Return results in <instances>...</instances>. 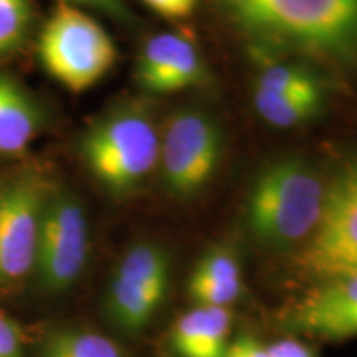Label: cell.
<instances>
[{
	"instance_id": "3",
	"label": "cell",
	"mask_w": 357,
	"mask_h": 357,
	"mask_svg": "<svg viewBox=\"0 0 357 357\" xmlns=\"http://www.w3.org/2000/svg\"><path fill=\"white\" fill-rule=\"evenodd\" d=\"M326 192L328 187L305 160H275L258 174L250 190V230L270 247H289L310 238L323 213Z\"/></svg>"
},
{
	"instance_id": "18",
	"label": "cell",
	"mask_w": 357,
	"mask_h": 357,
	"mask_svg": "<svg viewBox=\"0 0 357 357\" xmlns=\"http://www.w3.org/2000/svg\"><path fill=\"white\" fill-rule=\"evenodd\" d=\"M255 88L273 95L323 96L318 79L307 70L293 65L266 66L258 77Z\"/></svg>"
},
{
	"instance_id": "9",
	"label": "cell",
	"mask_w": 357,
	"mask_h": 357,
	"mask_svg": "<svg viewBox=\"0 0 357 357\" xmlns=\"http://www.w3.org/2000/svg\"><path fill=\"white\" fill-rule=\"evenodd\" d=\"M301 263L324 280L357 271V189L342 174L328 187L323 213Z\"/></svg>"
},
{
	"instance_id": "16",
	"label": "cell",
	"mask_w": 357,
	"mask_h": 357,
	"mask_svg": "<svg viewBox=\"0 0 357 357\" xmlns=\"http://www.w3.org/2000/svg\"><path fill=\"white\" fill-rule=\"evenodd\" d=\"M323 96H291L253 89V105L263 121L275 128H294L318 113Z\"/></svg>"
},
{
	"instance_id": "19",
	"label": "cell",
	"mask_w": 357,
	"mask_h": 357,
	"mask_svg": "<svg viewBox=\"0 0 357 357\" xmlns=\"http://www.w3.org/2000/svg\"><path fill=\"white\" fill-rule=\"evenodd\" d=\"M58 3H66L73 7H89L105 13L106 17L123 25L134 24V15L129 10L126 0H58Z\"/></svg>"
},
{
	"instance_id": "6",
	"label": "cell",
	"mask_w": 357,
	"mask_h": 357,
	"mask_svg": "<svg viewBox=\"0 0 357 357\" xmlns=\"http://www.w3.org/2000/svg\"><path fill=\"white\" fill-rule=\"evenodd\" d=\"M89 235L84 207L73 192L53 189L43 207L33 273L45 293H61L77 283L88 261Z\"/></svg>"
},
{
	"instance_id": "14",
	"label": "cell",
	"mask_w": 357,
	"mask_h": 357,
	"mask_svg": "<svg viewBox=\"0 0 357 357\" xmlns=\"http://www.w3.org/2000/svg\"><path fill=\"white\" fill-rule=\"evenodd\" d=\"M187 289L197 306L229 307L242 293L236 257L227 248H212L195 265Z\"/></svg>"
},
{
	"instance_id": "17",
	"label": "cell",
	"mask_w": 357,
	"mask_h": 357,
	"mask_svg": "<svg viewBox=\"0 0 357 357\" xmlns=\"http://www.w3.org/2000/svg\"><path fill=\"white\" fill-rule=\"evenodd\" d=\"M35 25L33 0H0V56L15 53Z\"/></svg>"
},
{
	"instance_id": "4",
	"label": "cell",
	"mask_w": 357,
	"mask_h": 357,
	"mask_svg": "<svg viewBox=\"0 0 357 357\" xmlns=\"http://www.w3.org/2000/svg\"><path fill=\"white\" fill-rule=\"evenodd\" d=\"M37 55L53 79L73 93L101 82L118 60L113 38L82 8L58 3L40 30Z\"/></svg>"
},
{
	"instance_id": "10",
	"label": "cell",
	"mask_w": 357,
	"mask_h": 357,
	"mask_svg": "<svg viewBox=\"0 0 357 357\" xmlns=\"http://www.w3.org/2000/svg\"><path fill=\"white\" fill-rule=\"evenodd\" d=\"M136 82L149 95H169L207 83L208 71L197 45L187 33L151 37L136 61Z\"/></svg>"
},
{
	"instance_id": "15",
	"label": "cell",
	"mask_w": 357,
	"mask_h": 357,
	"mask_svg": "<svg viewBox=\"0 0 357 357\" xmlns=\"http://www.w3.org/2000/svg\"><path fill=\"white\" fill-rule=\"evenodd\" d=\"M40 357H124L113 339L82 329L53 331L43 339Z\"/></svg>"
},
{
	"instance_id": "23",
	"label": "cell",
	"mask_w": 357,
	"mask_h": 357,
	"mask_svg": "<svg viewBox=\"0 0 357 357\" xmlns=\"http://www.w3.org/2000/svg\"><path fill=\"white\" fill-rule=\"evenodd\" d=\"M266 349L268 357H314L306 346L293 341V339H283V341L275 342Z\"/></svg>"
},
{
	"instance_id": "2",
	"label": "cell",
	"mask_w": 357,
	"mask_h": 357,
	"mask_svg": "<svg viewBox=\"0 0 357 357\" xmlns=\"http://www.w3.org/2000/svg\"><path fill=\"white\" fill-rule=\"evenodd\" d=\"M160 134L149 108L124 101L89 124L79 141L82 158L98 184L113 197H126L159 162Z\"/></svg>"
},
{
	"instance_id": "24",
	"label": "cell",
	"mask_w": 357,
	"mask_h": 357,
	"mask_svg": "<svg viewBox=\"0 0 357 357\" xmlns=\"http://www.w3.org/2000/svg\"><path fill=\"white\" fill-rule=\"evenodd\" d=\"M342 176H344V177L347 178V181H349L351 184L354 185L356 189H357V162H356V164H352V166L347 167L346 171L342 172Z\"/></svg>"
},
{
	"instance_id": "8",
	"label": "cell",
	"mask_w": 357,
	"mask_h": 357,
	"mask_svg": "<svg viewBox=\"0 0 357 357\" xmlns=\"http://www.w3.org/2000/svg\"><path fill=\"white\" fill-rule=\"evenodd\" d=\"M42 177L24 174L0 187V289L33 273L43 207L50 194Z\"/></svg>"
},
{
	"instance_id": "1",
	"label": "cell",
	"mask_w": 357,
	"mask_h": 357,
	"mask_svg": "<svg viewBox=\"0 0 357 357\" xmlns=\"http://www.w3.org/2000/svg\"><path fill=\"white\" fill-rule=\"evenodd\" d=\"M255 47L329 63L357 61V0H213Z\"/></svg>"
},
{
	"instance_id": "7",
	"label": "cell",
	"mask_w": 357,
	"mask_h": 357,
	"mask_svg": "<svg viewBox=\"0 0 357 357\" xmlns=\"http://www.w3.org/2000/svg\"><path fill=\"white\" fill-rule=\"evenodd\" d=\"M169 288V258L154 243H137L116 266L106 294V311L128 334L141 333L153 321Z\"/></svg>"
},
{
	"instance_id": "22",
	"label": "cell",
	"mask_w": 357,
	"mask_h": 357,
	"mask_svg": "<svg viewBox=\"0 0 357 357\" xmlns=\"http://www.w3.org/2000/svg\"><path fill=\"white\" fill-rule=\"evenodd\" d=\"M223 357H268V349L255 337L240 336L230 342Z\"/></svg>"
},
{
	"instance_id": "20",
	"label": "cell",
	"mask_w": 357,
	"mask_h": 357,
	"mask_svg": "<svg viewBox=\"0 0 357 357\" xmlns=\"http://www.w3.org/2000/svg\"><path fill=\"white\" fill-rule=\"evenodd\" d=\"M159 17L167 20H184L197 8L199 0H141Z\"/></svg>"
},
{
	"instance_id": "5",
	"label": "cell",
	"mask_w": 357,
	"mask_h": 357,
	"mask_svg": "<svg viewBox=\"0 0 357 357\" xmlns=\"http://www.w3.org/2000/svg\"><path fill=\"white\" fill-rule=\"evenodd\" d=\"M222 151V129L213 116L197 108L174 111L160 134L159 162L166 189L182 199L199 194L215 176Z\"/></svg>"
},
{
	"instance_id": "11",
	"label": "cell",
	"mask_w": 357,
	"mask_h": 357,
	"mask_svg": "<svg viewBox=\"0 0 357 357\" xmlns=\"http://www.w3.org/2000/svg\"><path fill=\"white\" fill-rule=\"evenodd\" d=\"M294 321L321 337L357 336V271L324 280L298 305Z\"/></svg>"
},
{
	"instance_id": "13",
	"label": "cell",
	"mask_w": 357,
	"mask_h": 357,
	"mask_svg": "<svg viewBox=\"0 0 357 357\" xmlns=\"http://www.w3.org/2000/svg\"><path fill=\"white\" fill-rule=\"evenodd\" d=\"M231 316L227 307L197 306L178 318L172 347L181 357H223Z\"/></svg>"
},
{
	"instance_id": "21",
	"label": "cell",
	"mask_w": 357,
	"mask_h": 357,
	"mask_svg": "<svg viewBox=\"0 0 357 357\" xmlns=\"http://www.w3.org/2000/svg\"><path fill=\"white\" fill-rule=\"evenodd\" d=\"M0 357H25L19 324L3 314H0Z\"/></svg>"
},
{
	"instance_id": "12",
	"label": "cell",
	"mask_w": 357,
	"mask_h": 357,
	"mask_svg": "<svg viewBox=\"0 0 357 357\" xmlns=\"http://www.w3.org/2000/svg\"><path fill=\"white\" fill-rule=\"evenodd\" d=\"M45 111L20 82L0 71V155L26 151L42 132Z\"/></svg>"
}]
</instances>
